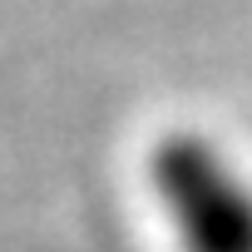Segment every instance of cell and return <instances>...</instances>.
Wrapping results in <instances>:
<instances>
[{
    "label": "cell",
    "mask_w": 252,
    "mask_h": 252,
    "mask_svg": "<svg viewBox=\"0 0 252 252\" xmlns=\"http://www.w3.org/2000/svg\"><path fill=\"white\" fill-rule=\"evenodd\" d=\"M183 252H252V183L203 134H168L149 158Z\"/></svg>",
    "instance_id": "obj_1"
}]
</instances>
